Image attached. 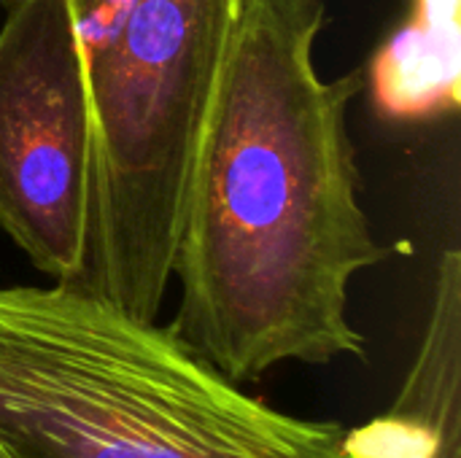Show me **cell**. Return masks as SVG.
<instances>
[{"mask_svg":"<svg viewBox=\"0 0 461 458\" xmlns=\"http://www.w3.org/2000/svg\"><path fill=\"white\" fill-rule=\"evenodd\" d=\"M16 3H19V0H0V8H3V11H8V8H11V5H16Z\"/></svg>","mask_w":461,"mask_h":458,"instance_id":"7","label":"cell"},{"mask_svg":"<svg viewBox=\"0 0 461 458\" xmlns=\"http://www.w3.org/2000/svg\"><path fill=\"white\" fill-rule=\"evenodd\" d=\"M95 127L78 286L157 321L189 173L246 0H65Z\"/></svg>","mask_w":461,"mask_h":458,"instance_id":"3","label":"cell"},{"mask_svg":"<svg viewBox=\"0 0 461 458\" xmlns=\"http://www.w3.org/2000/svg\"><path fill=\"white\" fill-rule=\"evenodd\" d=\"M95 202V127L65 0L0 24V229L57 283H78Z\"/></svg>","mask_w":461,"mask_h":458,"instance_id":"4","label":"cell"},{"mask_svg":"<svg viewBox=\"0 0 461 458\" xmlns=\"http://www.w3.org/2000/svg\"><path fill=\"white\" fill-rule=\"evenodd\" d=\"M327 0H246L189 173L170 329L230 381L365 356L348 283L386 259L359 202L348 105L324 81Z\"/></svg>","mask_w":461,"mask_h":458,"instance_id":"1","label":"cell"},{"mask_svg":"<svg viewBox=\"0 0 461 458\" xmlns=\"http://www.w3.org/2000/svg\"><path fill=\"white\" fill-rule=\"evenodd\" d=\"M0 458H8V456H5V454H3V448H0Z\"/></svg>","mask_w":461,"mask_h":458,"instance_id":"8","label":"cell"},{"mask_svg":"<svg viewBox=\"0 0 461 458\" xmlns=\"http://www.w3.org/2000/svg\"><path fill=\"white\" fill-rule=\"evenodd\" d=\"M351 458H461V254L440 259L419 354L394 405L346 435Z\"/></svg>","mask_w":461,"mask_h":458,"instance_id":"5","label":"cell"},{"mask_svg":"<svg viewBox=\"0 0 461 458\" xmlns=\"http://www.w3.org/2000/svg\"><path fill=\"white\" fill-rule=\"evenodd\" d=\"M459 0H413L411 16L375 51L370 89L389 121L451 116L461 103Z\"/></svg>","mask_w":461,"mask_h":458,"instance_id":"6","label":"cell"},{"mask_svg":"<svg viewBox=\"0 0 461 458\" xmlns=\"http://www.w3.org/2000/svg\"><path fill=\"white\" fill-rule=\"evenodd\" d=\"M346 435L249 397L170 327L78 283L0 289L8 458H351Z\"/></svg>","mask_w":461,"mask_h":458,"instance_id":"2","label":"cell"}]
</instances>
